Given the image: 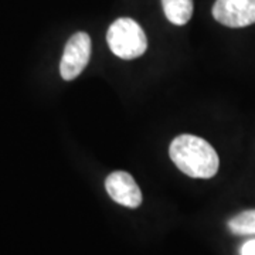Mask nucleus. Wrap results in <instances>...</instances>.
Returning a JSON list of instances; mask_svg holds the SVG:
<instances>
[{"instance_id": "1", "label": "nucleus", "mask_w": 255, "mask_h": 255, "mask_svg": "<svg viewBox=\"0 0 255 255\" xmlns=\"http://www.w3.org/2000/svg\"><path fill=\"white\" fill-rule=\"evenodd\" d=\"M169 155L180 172L194 179H211L219 172L217 152L206 139L199 136H176L170 143Z\"/></svg>"}, {"instance_id": "2", "label": "nucleus", "mask_w": 255, "mask_h": 255, "mask_svg": "<svg viewBox=\"0 0 255 255\" xmlns=\"http://www.w3.org/2000/svg\"><path fill=\"white\" fill-rule=\"evenodd\" d=\"M107 41L111 51L124 60L137 58L147 48V38L143 28L129 17H121L111 24L107 33Z\"/></svg>"}, {"instance_id": "3", "label": "nucleus", "mask_w": 255, "mask_h": 255, "mask_svg": "<svg viewBox=\"0 0 255 255\" xmlns=\"http://www.w3.org/2000/svg\"><path fill=\"white\" fill-rule=\"evenodd\" d=\"M91 58V38L78 31L68 38L60 63V74L65 81L75 80L85 70Z\"/></svg>"}, {"instance_id": "4", "label": "nucleus", "mask_w": 255, "mask_h": 255, "mask_svg": "<svg viewBox=\"0 0 255 255\" xmlns=\"http://www.w3.org/2000/svg\"><path fill=\"white\" fill-rule=\"evenodd\" d=\"M213 17L227 27L251 26L255 23V0H216Z\"/></svg>"}, {"instance_id": "5", "label": "nucleus", "mask_w": 255, "mask_h": 255, "mask_svg": "<svg viewBox=\"0 0 255 255\" xmlns=\"http://www.w3.org/2000/svg\"><path fill=\"white\" fill-rule=\"evenodd\" d=\"M105 189L115 203L129 209L142 204V191L128 172H112L105 180Z\"/></svg>"}, {"instance_id": "6", "label": "nucleus", "mask_w": 255, "mask_h": 255, "mask_svg": "<svg viewBox=\"0 0 255 255\" xmlns=\"http://www.w3.org/2000/svg\"><path fill=\"white\" fill-rule=\"evenodd\" d=\"M167 20L176 26H184L193 16V0H162Z\"/></svg>"}, {"instance_id": "7", "label": "nucleus", "mask_w": 255, "mask_h": 255, "mask_svg": "<svg viewBox=\"0 0 255 255\" xmlns=\"http://www.w3.org/2000/svg\"><path fill=\"white\" fill-rule=\"evenodd\" d=\"M228 228L236 236H255V210H247L228 221Z\"/></svg>"}, {"instance_id": "8", "label": "nucleus", "mask_w": 255, "mask_h": 255, "mask_svg": "<svg viewBox=\"0 0 255 255\" xmlns=\"http://www.w3.org/2000/svg\"><path fill=\"white\" fill-rule=\"evenodd\" d=\"M241 255H255V240L247 241L241 248Z\"/></svg>"}]
</instances>
